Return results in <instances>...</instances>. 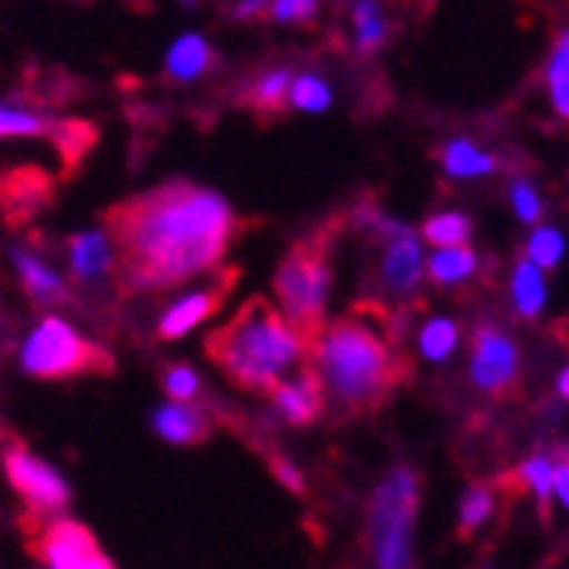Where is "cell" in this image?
<instances>
[{"label": "cell", "mask_w": 569, "mask_h": 569, "mask_svg": "<svg viewBox=\"0 0 569 569\" xmlns=\"http://www.w3.org/2000/svg\"><path fill=\"white\" fill-rule=\"evenodd\" d=\"M120 280L133 293H158L212 273L236 236V212L222 191L168 181L113 212Z\"/></svg>", "instance_id": "1"}, {"label": "cell", "mask_w": 569, "mask_h": 569, "mask_svg": "<svg viewBox=\"0 0 569 569\" xmlns=\"http://www.w3.org/2000/svg\"><path fill=\"white\" fill-rule=\"evenodd\" d=\"M209 358L242 389L273 392L283 379H290L307 358V335H300L280 310L256 297L236 310L209 338Z\"/></svg>", "instance_id": "2"}, {"label": "cell", "mask_w": 569, "mask_h": 569, "mask_svg": "<svg viewBox=\"0 0 569 569\" xmlns=\"http://www.w3.org/2000/svg\"><path fill=\"white\" fill-rule=\"evenodd\" d=\"M389 345L361 321H338L315 338V379L338 406H366L392 382Z\"/></svg>", "instance_id": "3"}, {"label": "cell", "mask_w": 569, "mask_h": 569, "mask_svg": "<svg viewBox=\"0 0 569 569\" xmlns=\"http://www.w3.org/2000/svg\"><path fill=\"white\" fill-rule=\"evenodd\" d=\"M420 481L409 468H392L369 505V552L372 569H412L417 542Z\"/></svg>", "instance_id": "4"}, {"label": "cell", "mask_w": 569, "mask_h": 569, "mask_svg": "<svg viewBox=\"0 0 569 569\" xmlns=\"http://www.w3.org/2000/svg\"><path fill=\"white\" fill-rule=\"evenodd\" d=\"M110 358L102 355L69 318L48 310L18 345V369L31 379H69L82 372L107 369Z\"/></svg>", "instance_id": "5"}, {"label": "cell", "mask_w": 569, "mask_h": 569, "mask_svg": "<svg viewBox=\"0 0 569 569\" xmlns=\"http://www.w3.org/2000/svg\"><path fill=\"white\" fill-rule=\"evenodd\" d=\"M331 263L318 246H297L287 252V260L280 263L273 277V297L277 310L300 331H318L325 307L331 297Z\"/></svg>", "instance_id": "6"}, {"label": "cell", "mask_w": 569, "mask_h": 569, "mask_svg": "<svg viewBox=\"0 0 569 569\" xmlns=\"http://www.w3.org/2000/svg\"><path fill=\"white\" fill-rule=\"evenodd\" d=\"M358 222L382 239L379 283L386 287V293H392V297L417 293V287H420V280L427 273L423 239L412 232L409 226H402L399 219H392L386 212H376V209L358 212Z\"/></svg>", "instance_id": "7"}, {"label": "cell", "mask_w": 569, "mask_h": 569, "mask_svg": "<svg viewBox=\"0 0 569 569\" xmlns=\"http://www.w3.org/2000/svg\"><path fill=\"white\" fill-rule=\"evenodd\" d=\"M4 478L31 511L48 515V519H62V511L72 505L69 478L56 463H48L21 443H11L4 450Z\"/></svg>", "instance_id": "8"}, {"label": "cell", "mask_w": 569, "mask_h": 569, "mask_svg": "<svg viewBox=\"0 0 569 569\" xmlns=\"http://www.w3.org/2000/svg\"><path fill=\"white\" fill-rule=\"evenodd\" d=\"M38 556L48 569H117L92 532L72 519H51L38 536Z\"/></svg>", "instance_id": "9"}, {"label": "cell", "mask_w": 569, "mask_h": 569, "mask_svg": "<svg viewBox=\"0 0 569 569\" xmlns=\"http://www.w3.org/2000/svg\"><path fill=\"white\" fill-rule=\"evenodd\" d=\"M66 267L79 287H99L113 273H120L117 239L107 226H89L69 236L66 242Z\"/></svg>", "instance_id": "10"}, {"label": "cell", "mask_w": 569, "mask_h": 569, "mask_svg": "<svg viewBox=\"0 0 569 569\" xmlns=\"http://www.w3.org/2000/svg\"><path fill=\"white\" fill-rule=\"evenodd\" d=\"M79 123L59 120L18 96H0V143L18 140H82Z\"/></svg>", "instance_id": "11"}, {"label": "cell", "mask_w": 569, "mask_h": 569, "mask_svg": "<svg viewBox=\"0 0 569 569\" xmlns=\"http://www.w3.org/2000/svg\"><path fill=\"white\" fill-rule=\"evenodd\" d=\"M226 287L222 283H198L181 290L161 315H158V338L161 341H181L191 331H198L204 321L216 318Z\"/></svg>", "instance_id": "12"}, {"label": "cell", "mask_w": 569, "mask_h": 569, "mask_svg": "<svg viewBox=\"0 0 569 569\" xmlns=\"http://www.w3.org/2000/svg\"><path fill=\"white\" fill-rule=\"evenodd\" d=\"M8 263L21 283V290L38 303V307H59L69 300V280L62 277L59 267H51L34 246L11 242L8 246Z\"/></svg>", "instance_id": "13"}, {"label": "cell", "mask_w": 569, "mask_h": 569, "mask_svg": "<svg viewBox=\"0 0 569 569\" xmlns=\"http://www.w3.org/2000/svg\"><path fill=\"white\" fill-rule=\"evenodd\" d=\"M519 376V348L498 328H481L471 351V382L485 392L505 389Z\"/></svg>", "instance_id": "14"}, {"label": "cell", "mask_w": 569, "mask_h": 569, "mask_svg": "<svg viewBox=\"0 0 569 569\" xmlns=\"http://www.w3.org/2000/svg\"><path fill=\"white\" fill-rule=\"evenodd\" d=\"M216 66V48L201 31H181L171 38V44L164 48V79L178 82V86H191L198 79H204Z\"/></svg>", "instance_id": "15"}, {"label": "cell", "mask_w": 569, "mask_h": 569, "mask_svg": "<svg viewBox=\"0 0 569 569\" xmlns=\"http://www.w3.org/2000/svg\"><path fill=\"white\" fill-rule=\"evenodd\" d=\"M273 412L283 423L303 427L310 420H318V412L325 409V392L315 379V372H293L290 379H283L280 386H273L270 392Z\"/></svg>", "instance_id": "16"}, {"label": "cell", "mask_w": 569, "mask_h": 569, "mask_svg": "<svg viewBox=\"0 0 569 569\" xmlns=\"http://www.w3.org/2000/svg\"><path fill=\"white\" fill-rule=\"evenodd\" d=\"M150 430L171 447H188L209 433V420L194 402H161L150 412Z\"/></svg>", "instance_id": "17"}, {"label": "cell", "mask_w": 569, "mask_h": 569, "mask_svg": "<svg viewBox=\"0 0 569 569\" xmlns=\"http://www.w3.org/2000/svg\"><path fill=\"white\" fill-rule=\"evenodd\" d=\"M508 293H511V307L519 310L522 318H539L546 307V297H549L546 273L539 267H532L529 260H519L511 270Z\"/></svg>", "instance_id": "18"}, {"label": "cell", "mask_w": 569, "mask_h": 569, "mask_svg": "<svg viewBox=\"0 0 569 569\" xmlns=\"http://www.w3.org/2000/svg\"><path fill=\"white\" fill-rule=\"evenodd\" d=\"M478 273V256L471 246H453V249H433L427 256V277L443 283V287H453V283H463Z\"/></svg>", "instance_id": "19"}, {"label": "cell", "mask_w": 569, "mask_h": 569, "mask_svg": "<svg viewBox=\"0 0 569 569\" xmlns=\"http://www.w3.org/2000/svg\"><path fill=\"white\" fill-rule=\"evenodd\" d=\"M287 107H293L300 113H310V117L328 113L335 107V86L318 72H293Z\"/></svg>", "instance_id": "20"}, {"label": "cell", "mask_w": 569, "mask_h": 569, "mask_svg": "<svg viewBox=\"0 0 569 569\" xmlns=\"http://www.w3.org/2000/svg\"><path fill=\"white\" fill-rule=\"evenodd\" d=\"M443 171L450 178H485L495 171V158L471 140H450L443 147Z\"/></svg>", "instance_id": "21"}, {"label": "cell", "mask_w": 569, "mask_h": 569, "mask_svg": "<svg viewBox=\"0 0 569 569\" xmlns=\"http://www.w3.org/2000/svg\"><path fill=\"white\" fill-rule=\"evenodd\" d=\"M290 82H293V69L287 66H270L263 72H256L246 96L252 107H260V110H280L287 107V96H290Z\"/></svg>", "instance_id": "22"}, {"label": "cell", "mask_w": 569, "mask_h": 569, "mask_svg": "<svg viewBox=\"0 0 569 569\" xmlns=\"http://www.w3.org/2000/svg\"><path fill=\"white\" fill-rule=\"evenodd\" d=\"M386 34H389V21L379 4H372V0H358V4H351V41L358 51L382 48Z\"/></svg>", "instance_id": "23"}, {"label": "cell", "mask_w": 569, "mask_h": 569, "mask_svg": "<svg viewBox=\"0 0 569 569\" xmlns=\"http://www.w3.org/2000/svg\"><path fill=\"white\" fill-rule=\"evenodd\" d=\"M417 345H420V355L437 366V361H447V358L457 351L460 331H457V325H453L450 318H430V321L420 328Z\"/></svg>", "instance_id": "24"}, {"label": "cell", "mask_w": 569, "mask_h": 569, "mask_svg": "<svg viewBox=\"0 0 569 569\" xmlns=\"http://www.w3.org/2000/svg\"><path fill=\"white\" fill-rule=\"evenodd\" d=\"M433 249H453V246H468L471 239V219L460 212H437L433 219H427L423 236Z\"/></svg>", "instance_id": "25"}, {"label": "cell", "mask_w": 569, "mask_h": 569, "mask_svg": "<svg viewBox=\"0 0 569 569\" xmlns=\"http://www.w3.org/2000/svg\"><path fill=\"white\" fill-rule=\"evenodd\" d=\"M562 252H566V239H562L559 229H552V226H536L532 229V236L526 242V260L532 267H539L546 273L562 260Z\"/></svg>", "instance_id": "26"}, {"label": "cell", "mask_w": 569, "mask_h": 569, "mask_svg": "<svg viewBox=\"0 0 569 569\" xmlns=\"http://www.w3.org/2000/svg\"><path fill=\"white\" fill-rule=\"evenodd\" d=\"M546 82H549V99L562 120H569V44H556L552 59L546 66Z\"/></svg>", "instance_id": "27"}, {"label": "cell", "mask_w": 569, "mask_h": 569, "mask_svg": "<svg viewBox=\"0 0 569 569\" xmlns=\"http://www.w3.org/2000/svg\"><path fill=\"white\" fill-rule=\"evenodd\" d=\"M164 392L171 402H194L201 396V376L188 361H174L164 369Z\"/></svg>", "instance_id": "28"}, {"label": "cell", "mask_w": 569, "mask_h": 569, "mask_svg": "<svg viewBox=\"0 0 569 569\" xmlns=\"http://www.w3.org/2000/svg\"><path fill=\"white\" fill-rule=\"evenodd\" d=\"M495 515V495L488 488H471L460 498V532H478Z\"/></svg>", "instance_id": "29"}, {"label": "cell", "mask_w": 569, "mask_h": 569, "mask_svg": "<svg viewBox=\"0 0 569 569\" xmlns=\"http://www.w3.org/2000/svg\"><path fill=\"white\" fill-rule=\"evenodd\" d=\"M552 471H556V463H552L549 453H532V457L522 463V468H519L522 485H526L542 505L552 498Z\"/></svg>", "instance_id": "30"}, {"label": "cell", "mask_w": 569, "mask_h": 569, "mask_svg": "<svg viewBox=\"0 0 569 569\" xmlns=\"http://www.w3.org/2000/svg\"><path fill=\"white\" fill-rule=\"evenodd\" d=\"M321 14L318 0H273L267 8V18L277 24H310Z\"/></svg>", "instance_id": "31"}, {"label": "cell", "mask_w": 569, "mask_h": 569, "mask_svg": "<svg viewBox=\"0 0 569 569\" xmlns=\"http://www.w3.org/2000/svg\"><path fill=\"white\" fill-rule=\"evenodd\" d=\"M511 209L519 222H539L542 219V198L532 188V181H511Z\"/></svg>", "instance_id": "32"}, {"label": "cell", "mask_w": 569, "mask_h": 569, "mask_svg": "<svg viewBox=\"0 0 569 569\" xmlns=\"http://www.w3.org/2000/svg\"><path fill=\"white\" fill-rule=\"evenodd\" d=\"M270 468H273V478L287 488V491H303L307 485H303V471L297 468V463L290 460V457H273V463H270Z\"/></svg>", "instance_id": "33"}, {"label": "cell", "mask_w": 569, "mask_h": 569, "mask_svg": "<svg viewBox=\"0 0 569 569\" xmlns=\"http://www.w3.org/2000/svg\"><path fill=\"white\" fill-rule=\"evenodd\" d=\"M552 498L562 508H569V457H562L556 463V471H552Z\"/></svg>", "instance_id": "34"}, {"label": "cell", "mask_w": 569, "mask_h": 569, "mask_svg": "<svg viewBox=\"0 0 569 569\" xmlns=\"http://www.w3.org/2000/svg\"><path fill=\"white\" fill-rule=\"evenodd\" d=\"M267 0H239V4H232L229 8V14L236 18V21H252V18H267Z\"/></svg>", "instance_id": "35"}, {"label": "cell", "mask_w": 569, "mask_h": 569, "mask_svg": "<svg viewBox=\"0 0 569 569\" xmlns=\"http://www.w3.org/2000/svg\"><path fill=\"white\" fill-rule=\"evenodd\" d=\"M556 392H559L562 399H569V366L556 376Z\"/></svg>", "instance_id": "36"}]
</instances>
